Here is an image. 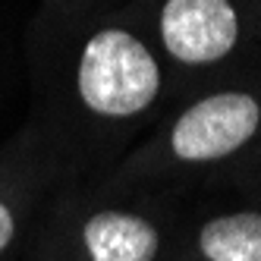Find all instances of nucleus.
I'll use <instances>...</instances> for the list:
<instances>
[{
    "instance_id": "obj_1",
    "label": "nucleus",
    "mask_w": 261,
    "mask_h": 261,
    "mask_svg": "<svg viewBox=\"0 0 261 261\" xmlns=\"http://www.w3.org/2000/svg\"><path fill=\"white\" fill-rule=\"evenodd\" d=\"M66 76L79 110L104 123L145 117L164 91V69L154 50L139 32L117 22L85 35Z\"/></svg>"
},
{
    "instance_id": "obj_2",
    "label": "nucleus",
    "mask_w": 261,
    "mask_h": 261,
    "mask_svg": "<svg viewBox=\"0 0 261 261\" xmlns=\"http://www.w3.org/2000/svg\"><path fill=\"white\" fill-rule=\"evenodd\" d=\"M261 133V98L223 88L192 101L170 123L167 148L182 164H214L242 151Z\"/></svg>"
},
{
    "instance_id": "obj_3",
    "label": "nucleus",
    "mask_w": 261,
    "mask_h": 261,
    "mask_svg": "<svg viewBox=\"0 0 261 261\" xmlns=\"http://www.w3.org/2000/svg\"><path fill=\"white\" fill-rule=\"evenodd\" d=\"M242 19L233 0H164L158 10V38L179 66L201 69L227 60L239 47Z\"/></svg>"
},
{
    "instance_id": "obj_4",
    "label": "nucleus",
    "mask_w": 261,
    "mask_h": 261,
    "mask_svg": "<svg viewBox=\"0 0 261 261\" xmlns=\"http://www.w3.org/2000/svg\"><path fill=\"white\" fill-rule=\"evenodd\" d=\"M82 246L88 261H154L161 233L151 220L129 211H95L82 223Z\"/></svg>"
},
{
    "instance_id": "obj_5",
    "label": "nucleus",
    "mask_w": 261,
    "mask_h": 261,
    "mask_svg": "<svg viewBox=\"0 0 261 261\" xmlns=\"http://www.w3.org/2000/svg\"><path fill=\"white\" fill-rule=\"evenodd\" d=\"M198 249L208 261H261V214L233 211L211 217L198 233Z\"/></svg>"
},
{
    "instance_id": "obj_6",
    "label": "nucleus",
    "mask_w": 261,
    "mask_h": 261,
    "mask_svg": "<svg viewBox=\"0 0 261 261\" xmlns=\"http://www.w3.org/2000/svg\"><path fill=\"white\" fill-rule=\"evenodd\" d=\"M16 239V211H13V201L0 195V255H4Z\"/></svg>"
}]
</instances>
